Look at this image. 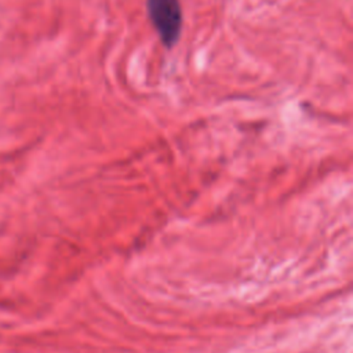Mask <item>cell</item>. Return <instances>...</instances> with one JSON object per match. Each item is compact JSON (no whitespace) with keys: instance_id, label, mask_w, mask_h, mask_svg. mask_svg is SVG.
Wrapping results in <instances>:
<instances>
[{"instance_id":"1","label":"cell","mask_w":353,"mask_h":353,"mask_svg":"<svg viewBox=\"0 0 353 353\" xmlns=\"http://www.w3.org/2000/svg\"><path fill=\"white\" fill-rule=\"evenodd\" d=\"M148 14L164 46L172 47L181 34L182 10L179 0H148Z\"/></svg>"}]
</instances>
